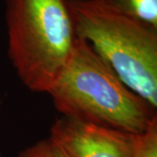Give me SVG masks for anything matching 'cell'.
I'll use <instances>...</instances> for the list:
<instances>
[{
	"label": "cell",
	"instance_id": "cell-4",
	"mask_svg": "<svg viewBox=\"0 0 157 157\" xmlns=\"http://www.w3.org/2000/svg\"><path fill=\"white\" fill-rule=\"evenodd\" d=\"M51 139L71 157H134L138 135L72 118L57 119Z\"/></svg>",
	"mask_w": 157,
	"mask_h": 157
},
{
	"label": "cell",
	"instance_id": "cell-7",
	"mask_svg": "<svg viewBox=\"0 0 157 157\" xmlns=\"http://www.w3.org/2000/svg\"><path fill=\"white\" fill-rule=\"evenodd\" d=\"M134 157H157V121L144 134L138 135Z\"/></svg>",
	"mask_w": 157,
	"mask_h": 157
},
{
	"label": "cell",
	"instance_id": "cell-8",
	"mask_svg": "<svg viewBox=\"0 0 157 157\" xmlns=\"http://www.w3.org/2000/svg\"><path fill=\"white\" fill-rule=\"evenodd\" d=\"M0 157H1V155H0Z\"/></svg>",
	"mask_w": 157,
	"mask_h": 157
},
{
	"label": "cell",
	"instance_id": "cell-2",
	"mask_svg": "<svg viewBox=\"0 0 157 157\" xmlns=\"http://www.w3.org/2000/svg\"><path fill=\"white\" fill-rule=\"evenodd\" d=\"M8 55L29 90L47 93L77 41L67 0H6Z\"/></svg>",
	"mask_w": 157,
	"mask_h": 157
},
{
	"label": "cell",
	"instance_id": "cell-6",
	"mask_svg": "<svg viewBox=\"0 0 157 157\" xmlns=\"http://www.w3.org/2000/svg\"><path fill=\"white\" fill-rule=\"evenodd\" d=\"M17 157H71L50 137L39 140L19 153Z\"/></svg>",
	"mask_w": 157,
	"mask_h": 157
},
{
	"label": "cell",
	"instance_id": "cell-3",
	"mask_svg": "<svg viewBox=\"0 0 157 157\" xmlns=\"http://www.w3.org/2000/svg\"><path fill=\"white\" fill-rule=\"evenodd\" d=\"M75 33L124 84L157 108V32L93 0H67Z\"/></svg>",
	"mask_w": 157,
	"mask_h": 157
},
{
	"label": "cell",
	"instance_id": "cell-1",
	"mask_svg": "<svg viewBox=\"0 0 157 157\" xmlns=\"http://www.w3.org/2000/svg\"><path fill=\"white\" fill-rule=\"evenodd\" d=\"M48 94L65 117L135 135L144 134L157 121L156 109L129 89L78 38Z\"/></svg>",
	"mask_w": 157,
	"mask_h": 157
},
{
	"label": "cell",
	"instance_id": "cell-5",
	"mask_svg": "<svg viewBox=\"0 0 157 157\" xmlns=\"http://www.w3.org/2000/svg\"><path fill=\"white\" fill-rule=\"evenodd\" d=\"M157 32V0H93Z\"/></svg>",
	"mask_w": 157,
	"mask_h": 157
}]
</instances>
